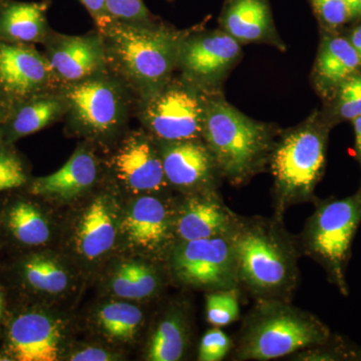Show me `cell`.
<instances>
[{
	"mask_svg": "<svg viewBox=\"0 0 361 361\" xmlns=\"http://www.w3.org/2000/svg\"><path fill=\"white\" fill-rule=\"evenodd\" d=\"M45 56L59 80L68 84L101 73L106 66L102 35L56 37L47 44Z\"/></svg>",
	"mask_w": 361,
	"mask_h": 361,
	"instance_id": "cell-15",
	"label": "cell"
},
{
	"mask_svg": "<svg viewBox=\"0 0 361 361\" xmlns=\"http://www.w3.org/2000/svg\"><path fill=\"white\" fill-rule=\"evenodd\" d=\"M26 180L27 177L20 159L0 149V193L23 186Z\"/></svg>",
	"mask_w": 361,
	"mask_h": 361,
	"instance_id": "cell-32",
	"label": "cell"
},
{
	"mask_svg": "<svg viewBox=\"0 0 361 361\" xmlns=\"http://www.w3.org/2000/svg\"><path fill=\"white\" fill-rule=\"evenodd\" d=\"M361 223V188L343 199L315 203L298 240L301 253L310 256L326 272L332 284L348 295L346 270L351 245Z\"/></svg>",
	"mask_w": 361,
	"mask_h": 361,
	"instance_id": "cell-5",
	"label": "cell"
},
{
	"mask_svg": "<svg viewBox=\"0 0 361 361\" xmlns=\"http://www.w3.org/2000/svg\"><path fill=\"white\" fill-rule=\"evenodd\" d=\"M47 1L0 0V39L33 44L47 39Z\"/></svg>",
	"mask_w": 361,
	"mask_h": 361,
	"instance_id": "cell-20",
	"label": "cell"
},
{
	"mask_svg": "<svg viewBox=\"0 0 361 361\" xmlns=\"http://www.w3.org/2000/svg\"><path fill=\"white\" fill-rule=\"evenodd\" d=\"M239 288L211 291L206 295V319L214 327H225L240 318Z\"/></svg>",
	"mask_w": 361,
	"mask_h": 361,
	"instance_id": "cell-29",
	"label": "cell"
},
{
	"mask_svg": "<svg viewBox=\"0 0 361 361\" xmlns=\"http://www.w3.org/2000/svg\"><path fill=\"white\" fill-rule=\"evenodd\" d=\"M7 113H8V108H7L6 102L0 94V133H1L2 125L6 121Z\"/></svg>",
	"mask_w": 361,
	"mask_h": 361,
	"instance_id": "cell-41",
	"label": "cell"
},
{
	"mask_svg": "<svg viewBox=\"0 0 361 361\" xmlns=\"http://www.w3.org/2000/svg\"><path fill=\"white\" fill-rule=\"evenodd\" d=\"M8 341L16 360L56 361L61 350V325L44 313H23L11 323Z\"/></svg>",
	"mask_w": 361,
	"mask_h": 361,
	"instance_id": "cell-17",
	"label": "cell"
},
{
	"mask_svg": "<svg viewBox=\"0 0 361 361\" xmlns=\"http://www.w3.org/2000/svg\"><path fill=\"white\" fill-rule=\"evenodd\" d=\"M238 216L226 205L216 190L188 194L176 208V239L192 241L229 234Z\"/></svg>",
	"mask_w": 361,
	"mask_h": 361,
	"instance_id": "cell-13",
	"label": "cell"
},
{
	"mask_svg": "<svg viewBox=\"0 0 361 361\" xmlns=\"http://www.w3.org/2000/svg\"><path fill=\"white\" fill-rule=\"evenodd\" d=\"M234 348L232 339L220 327H214L202 337L198 348V360L220 361L224 360Z\"/></svg>",
	"mask_w": 361,
	"mask_h": 361,
	"instance_id": "cell-31",
	"label": "cell"
},
{
	"mask_svg": "<svg viewBox=\"0 0 361 361\" xmlns=\"http://www.w3.org/2000/svg\"><path fill=\"white\" fill-rule=\"evenodd\" d=\"M326 137L307 126L285 135L270 157L274 176V216L283 218L292 206L315 201L314 191L325 164Z\"/></svg>",
	"mask_w": 361,
	"mask_h": 361,
	"instance_id": "cell-6",
	"label": "cell"
},
{
	"mask_svg": "<svg viewBox=\"0 0 361 361\" xmlns=\"http://www.w3.org/2000/svg\"><path fill=\"white\" fill-rule=\"evenodd\" d=\"M115 355L109 353L106 349L97 348V346H87L80 349L70 356L73 361H111L115 360Z\"/></svg>",
	"mask_w": 361,
	"mask_h": 361,
	"instance_id": "cell-36",
	"label": "cell"
},
{
	"mask_svg": "<svg viewBox=\"0 0 361 361\" xmlns=\"http://www.w3.org/2000/svg\"><path fill=\"white\" fill-rule=\"evenodd\" d=\"M144 314L134 304L111 301L97 310V322L103 334L111 341L130 342L141 329Z\"/></svg>",
	"mask_w": 361,
	"mask_h": 361,
	"instance_id": "cell-26",
	"label": "cell"
},
{
	"mask_svg": "<svg viewBox=\"0 0 361 361\" xmlns=\"http://www.w3.org/2000/svg\"><path fill=\"white\" fill-rule=\"evenodd\" d=\"M101 30L106 65L142 99L167 82L179 56L176 33L118 20Z\"/></svg>",
	"mask_w": 361,
	"mask_h": 361,
	"instance_id": "cell-3",
	"label": "cell"
},
{
	"mask_svg": "<svg viewBox=\"0 0 361 361\" xmlns=\"http://www.w3.org/2000/svg\"><path fill=\"white\" fill-rule=\"evenodd\" d=\"M68 111L63 94L45 92L21 102L7 113L1 134L9 140L20 139L39 132Z\"/></svg>",
	"mask_w": 361,
	"mask_h": 361,
	"instance_id": "cell-21",
	"label": "cell"
},
{
	"mask_svg": "<svg viewBox=\"0 0 361 361\" xmlns=\"http://www.w3.org/2000/svg\"><path fill=\"white\" fill-rule=\"evenodd\" d=\"M120 223L113 197L102 194L94 198L80 215L75 227L73 243L78 255L94 261L108 254L115 245Z\"/></svg>",
	"mask_w": 361,
	"mask_h": 361,
	"instance_id": "cell-16",
	"label": "cell"
},
{
	"mask_svg": "<svg viewBox=\"0 0 361 361\" xmlns=\"http://www.w3.org/2000/svg\"><path fill=\"white\" fill-rule=\"evenodd\" d=\"M56 80L49 59L32 44L0 39V94L8 111L30 97L52 92Z\"/></svg>",
	"mask_w": 361,
	"mask_h": 361,
	"instance_id": "cell-11",
	"label": "cell"
},
{
	"mask_svg": "<svg viewBox=\"0 0 361 361\" xmlns=\"http://www.w3.org/2000/svg\"><path fill=\"white\" fill-rule=\"evenodd\" d=\"M27 283L35 290L44 293H63L70 286V275L59 261L47 256H35L23 266Z\"/></svg>",
	"mask_w": 361,
	"mask_h": 361,
	"instance_id": "cell-28",
	"label": "cell"
},
{
	"mask_svg": "<svg viewBox=\"0 0 361 361\" xmlns=\"http://www.w3.org/2000/svg\"><path fill=\"white\" fill-rule=\"evenodd\" d=\"M331 331L317 316L279 299H257L240 329L232 360L286 357L329 341Z\"/></svg>",
	"mask_w": 361,
	"mask_h": 361,
	"instance_id": "cell-2",
	"label": "cell"
},
{
	"mask_svg": "<svg viewBox=\"0 0 361 361\" xmlns=\"http://www.w3.org/2000/svg\"><path fill=\"white\" fill-rule=\"evenodd\" d=\"M289 357L296 361L361 360V350L341 337L332 336L324 343L304 349Z\"/></svg>",
	"mask_w": 361,
	"mask_h": 361,
	"instance_id": "cell-30",
	"label": "cell"
},
{
	"mask_svg": "<svg viewBox=\"0 0 361 361\" xmlns=\"http://www.w3.org/2000/svg\"><path fill=\"white\" fill-rule=\"evenodd\" d=\"M176 208L153 193L135 199L121 218L120 233L126 243L152 257H168L177 242Z\"/></svg>",
	"mask_w": 361,
	"mask_h": 361,
	"instance_id": "cell-10",
	"label": "cell"
},
{
	"mask_svg": "<svg viewBox=\"0 0 361 361\" xmlns=\"http://www.w3.org/2000/svg\"><path fill=\"white\" fill-rule=\"evenodd\" d=\"M80 1L89 9L101 30L113 23V18L106 11V0H80Z\"/></svg>",
	"mask_w": 361,
	"mask_h": 361,
	"instance_id": "cell-37",
	"label": "cell"
},
{
	"mask_svg": "<svg viewBox=\"0 0 361 361\" xmlns=\"http://www.w3.org/2000/svg\"><path fill=\"white\" fill-rule=\"evenodd\" d=\"M2 312V298L1 295H0V316H1Z\"/></svg>",
	"mask_w": 361,
	"mask_h": 361,
	"instance_id": "cell-42",
	"label": "cell"
},
{
	"mask_svg": "<svg viewBox=\"0 0 361 361\" xmlns=\"http://www.w3.org/2000/svg\"><path fill=\"white\" fill-rule=\"evenodd\" d=\"M63 96L71 125L87 137L113 135L128 116V94L123 85L102 73L68 84Z\"/></svg>",
	"mask_w": 361,
	"mask_h": 361,
	"instance_id": "cell-8",
	"label": "cell"
},
{
	"mask_svg": "<svg viewBox=\"0 0 361 361\" xmlns=\"http://www.w3.org/2000/svg\"><path fill=\"white\" fill-rule=\"evenodd\" d=\"M8 227L13 236L25 245H42L51 238V228L44 216L26 202H20L9 211Z\"/></svg>",
	"mask_w": 361,
	"mask_h": 361,
	"instance_id": "cell-27",
	"label": "cell"
},
{
	"mask_svg": "<svg viewBox=\"0 0 361 361\" xmlns=\"http://www.w3.org/2000/svg\"><path fill=\"white\" fill-rule=\"evenodd\" d=\"M161 286L163 279L155 266L135 260L116 266L110 282L111 292L128 300L151 298L160 292Z\"/></svg>",
	"mask_w": 361,
	"mask_h": 361,
	"instance_id": "cell-23",
	"label": "cell"
},
{
	"mask_svg": "<svg viewBox=\"0 0 361 361\" xmlns=\"http://www.w3.org/2000/svg\"><path fill=\"white\" fill-rule=\"evenodd\" d=\"M349 42H350V44L355 47L361 61V25L358 26V27H356L353 33H351Z\"/></svg>",
	"mask_w": 361,
	"mask_h": 361,
	"instance_id": "cell-38",
	"label": "cell"
},
{
	"mask_svg": "<svg viewBox=\"0 0 361 361\" xmlns=\"http://www.w3.org/2000/svg\"><path fill=\"white\" fill-rule=\"evenodd\" d=\"M353 121L355 130L356 147H357L358 155H360L361 161V116H357V118Z\"/></svg>",
	"mask_w": 361,
	"mask_h": 361,
	"instance_id": "cell-40",
	"label": "cell"
},
{
	"mask_svg": "<svg viewBox=\"0 0 361 361\" xmlns=\"http://www.w3.org/2000/svg\"><path fill=\"white\" fill-rule=\"evenodd\" d=\"M230 233L213 238L176 242L167 257L176 281L210 292L240 288Z\"/></svg>",
	"mask_w": 361,
	"mask_h": 361,
	"instance_id": "cell-7",
	"label": "cell"
},
{
	"mask_svg": "<svg viewBox=\"0 0 361 361\" xmlns=\"http://www.w3.org/2000/svg\"><path fill=\"white\" fill-rule=\"evenodd\" d=\"M106 11L114 20L144 23L149 11L142 0H106Z\"/></svg>",
	"mask_w": 361,
	"mask_h": 361,
	"instance_id": "cell-34",
	"label": "cell"
},
{
	"mask_svg": "<svg viewBox=\"0 0 361 361\" xmlns=\"http://www.w3.org/2000/svg\"><path fill=\"white\" fill-rule=\"evenodd\" d=\"M113 168L118 180L134 193H156L168 185L161 153L144 134L123 141L114 156Z\"/></svg>",
	"mask_w": 361,
	"mask_h": 361,
	"instance_id": "cell-14",
	"label": "cell"
},
{
	"mask_svg": "<svg viewBox=\"0 0 361 361\" xmlns=\"http://www.w3.org/2000/svg\"><path fill=\"white\" fill-rule=\"evenodd\" d=\"M337 106L342 118L355 120L361 116V75L342 82Z\"/></svg>",
	"mask_w": 361,
	"mask_h": 361,
	"instance_id": "cell-33",
	"label": "cell"
},
{
	"mask_svg": "<svg viewBox=\"0 0 361 361\" xmlns=\"http://www.w3.org/2000/svg\"><path fill=\"white\" fill-rule=\"evenodd\" d=\"M99 175L94 156L78 149L70 160L56 172L37 178L32 185V193L59 200H71L94 186Z\"/></svg>",
	"mask_w": 361,
	"mask_h": 361,
	"instance_id": "cell-19",
	"label": "cell"
},
{
	"mask_svg": "<svg viewBox=\"0 0 361 361\" xmlns=\"http://www.w3.org/2000/svg\"><path fill=\"white\" fill-rule=\"evenodd\" d=\"M190 326L188 315L179 306L166 311L149 342L147 360L178 361L184 357L189 344Z\"/></svg>",
	"mask_w": 361,
	"mask_h": 361,
	"instance_id": "cell-22",
	"label": "cell"
},
{
	"mask_svg": "<svg viewBox=\"0 0 361 361\" xmlns=\"http://www.w3.org/2000/svg\"><path fill=\"white\" fill-rule=\"evenodd\" d=\"M239 54L238 40L227 32H215L183 42L178 59L190 77L210 80L221 75Z\"/></svg>",
	"mask_w": 361,
	"mask_h": 361,
	"instance_id": "cell-18",
	"label": "cell"
},
{
	"mask_svg": "<svg viewBox=\"0 0 361 361\" xmlns=\"http://www.w3.org/2000/svg\"><path fill=\"white\" fill-rule=\"evenodd\" d=\"M269 23L264 0H234L226 11V32L235 39L253 42L264 37Z\"/></svg>",
	"mask_w": 361,
	"mask_h": 361,
	"instance_id": "cell-25",
	"label": "cell"
},
{
	"mask_svg": "<svg viewBox=\"0 0 361 361\" xmlns=\"http://www.w3.org/2000/svg\"><path fill=\"white\" fill-rule=\"evenodd\" d=\"M312 4L323 23L330 27H338L351 18L345 0H312Z\"/></svg>",
	"mask_w": 361,
	"mask_h": 361,
	"instance_id": "cell-35",
	"label": "cell"
},
{
	"mask_svg": "<svg viewBox=\"0 0 361 361\" xmlns=\"http://www.w3.org/2000/svg\"><path fill=\"white\" fill-rule=\"evenodd\" d=\"M203 137L218 172L232 185L250 179L273 151L272 135L265 125L222 101L206 104Z\"/></svg>",
	"mask_w": 361,
	"mask_h": 361,
	"instance_id": "cell-4",
	"label": "cell"
},
{
	"mask_svg": "<svg viewBox=\"0 0 361 361\" xmlns=\"http://www.w3.org/2000/svg\"><path fill=\"white\" fill-rule=\"evenodd\" d=\"M168 184L187 194L216 190L217 166L210 149L198 140L166 142L161 152Z\"/></svg>",
	"mask_w": 361,
	"mask_h": 361,
	"instance_id": "cell-12",
	"label": "cell"
},
{
	"mask_svg": "<svg viewBox=\"0 0 361 361\" xmlns=\"http://www.w3.org/2000/svg\"><path fill=\"white\" fill-rule=\"evenodd\" d=\"M355 47L343 37H329L323 42L317 59L318 77L324 84L341 85L360 68Z\"/></svg>",
	"mask_w": 361,
	"mask_h": 361,
	"instance_id": "cell-24",
	"label": "cell"
},
{
	"mask_svg": "<svg viewBox=\"0 0 361 361\" xmlns=\"http://www.w3.org/2000/svg\"><path fill=\"white\" fill-rule=\"evenodd\" d=\"M239 287L257 299L290 301L299 282L298 240L283 218L238 216L231 233Z\"/></svg>",
	"mask_w": 361,
	"mask_h": 361,
	"instance_id": "cell-1",
	"label": "cell"
},
{
	"mask_svg": "<svg viewBox=\"0 0 361 361\" xmlns=\"http://www.w3.org/2000/svg\"><path fill=\"white\" fill-rule=\"evenodd\" d=\"M205 109L193 90L174 82L145 97L140 115L147 129L161 141H188L203 137Z\"/></svg>",
	"mask_w": 361,
	"mask_h": 361,
	"instance_id": "cell-9",
	"label": "cell"
},
{
	"mask_svg": "<svg viewBox=\"0 0 361 361\" xmlns=\"http://www.w3.org/2000/svg\"><path fill=\"white\" fill-rule=\"evenodd\" d=\"M348 4L350 18H355L361 16V0H345Z\"/></svg>",
	"mask_w": 361,
	"mask_h": 361,
	"instance_id": "cell-39",
	"label": "cell"
}]
</instances>
